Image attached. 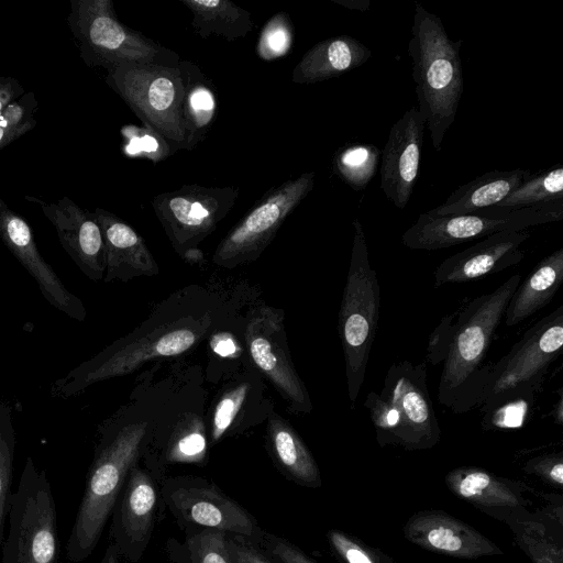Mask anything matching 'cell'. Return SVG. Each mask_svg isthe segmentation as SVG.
<instances>
[{
	"instance_id": "7402d4cb",
	"label": "cell",
	"mask_w": 563,
	"mask_h": 563,
	"mask_svg": "<svg viewBox=\"0 0 563 563\" xmlns=\"http://www.w3.org/2000/svg\"><path fill=\"white\" fill-rule=\"evenodd\" d=\"M101 229L106 269L103 280L128 282L140 276H155L158 265L142 236L126 222L102 208L93 211Z\"/></svg>"
},
{
	"instance_id": "44dd1931",
	"label": "cell",
	"mask_w": 563,
	"mask_h": 563,
	"mask_svg": "<svg viewBox=\"0 0 563 563\" xmlns=\"http://www.w3.org/2000/svg\"><path fill=\"white\" fill-rule=\"evenodd\" d=\"M528 229L498 232L445 258L434 272V287L485 278L520 263Z\"/></svg>"
},
{
	"instance_id": "ee69618b",
	"label": "cell",
	"mask_w": 563,
	"mask_h": 563,
	"mask_svg": "<svg viewBox=\"0 0 563 563\" xmlns=\"http://www.w3.org/2000/svg\"><path fill=\"white\" fill-rule=\"evenodd\" d=\"M233 563H279L260 544L239 534H227Z\"/></svg>"
},
{
	"instance_id": "f546056e",
	"label": "cell",
	"mask_w": 563,
	"mask_h": 563,
	"mask_svg": "<svg viewBox=\"0 0 563 563\" xmlns=\"http://www.w3.org/2000/svg\"><path fill=\"white\" fill-rule=\"evenodd\" d=\"M539 390L533 386H519L486 399L479 406L483 430L522 428L532 415Z\"/></svg>"
},
{
	"instance_id": "f35d334b",
	"label": "cell",
	"mask_w": 563,
	"mask_h": 563,
	"mask_svg": "<svg viewBox=\"0 0 563 563\" xmlns=\"http://www.w3.org/2000/svg\"><path fill=\"white\" fill-rule=\"evenodd\" d=\"M294 42V27L286 12L273 15L264 25L256 45L258 57L266 62L288 54Z\"/></svg>"
},
{
	"instance_id": "8992f818",
	"label": "cell",
	"mask_w": 563,
	"mask_h": 563,
	"mask_svg": "<svg viewBox=\"0 0 563 563\" xmlns=\"http://www.w3.org/2000/svg\"><path fill=\"white\" fill-rule=\"evenodd\" d=\"M81 58L107 70L120 64L177 66L180 56L120 22L111 0H71L67 18Z\"/></svg>"
},
{
	"instance_id": "7a4b0ae2",
	"label": "cell",
	"mask_w": 563,
	"mask_h": 563,
	"mask_svg": "<svg viewBox=\"0 0 563 563\" xmlns=\"http://www.w3.org/2000/svg\"><path fill=\"white\" fill-rule=\"evenodd\" d=\"M148 438L147 422L119 419L100 428L66 545L70 562H82L92 554L130 471L145 452Z\"/></svg>"
},
{
	"instance_id": "4316f807",
	"label": "cell",
	"mask_w": 563,
	"mask_h": 563,
	"mask_svg": "<svg viewBox=\"0 0 563 563\" xmlns=\"http://www.w3.org/2000/svg\"><path fill=\"white\" fill-rule=\"evenodd\" d=\"M268 449L277 470L290 482L318 488L322 485L319 466L296 430L279 416L268 422Z\"/></svg>"
},
{
	"instance_id": "8fae6325",
	"label": "cell",
	"mask_w": 563,
	"mask_h": 563,
	"mask_svg": "<svg viewBox=\"0 0 563 563\" xmlns=\"http://www.w3.org/2000/svg\"><path fill=\"white\" fill-rule=\"evenodd\" d=\"M314 177L313 172L305 173L268 191L221 240L213 263L234 268L258 258L286 218L312 190Z\"/></svg>"
},
{
	"instance_id": "d4e9b609",
	"label": "cell",
	"mask_w": 563,
	"mask_h": 563,
	"mask_svg": "<svg viewBox=\"0 0 563 563\" xmlns=\"http://www.w3.org/2000/svg\"><path fill=\"white\" fill-rule=\"evenodd\" d=\"M531 172L516 168L492 170L460 186L440 206L424 212L430 218L481 211L496 206L518 187Z\"/></svg>"
},
{
	"instance_id": "e0dca14e",
	"label": "cell",
	"mask_w": 563,
	"mask_h": 563,
	"mask_svg": "<svg viewBox=\"0 0 563 563\" xmlns=\"http://www.w3.org/2000/svg\"><path fill=\"white\" fill-rule=\"evenodd\" d=\"M426 119L411 107L388 134L380 154V188L399 209L410 200L420 167Z\"/></svg>"
},
{
	"instance_id": "2e32d148",
	"label": "cell",
	"mask_w": 563,
	"mask_h": 563,
	"mask_svg": "<svg viewBox=\"0 0 563 563\" xmlns=\"http://www.w3.org/2000/svg\"><path fill=\"white\" fill-rule=\"evenodd\" d=\"M280 310L260 307L252 312L245 328V341L256 367L275 386L290 407L310 412L309 394L290 358Z\"/></svg>"
},
{
	"instance_id": "603a6c76",
	"label": "cell",
	"mask_w": 563,
	"mask_h": 563,
	"mask_svg": "<svg viewBox=\"0 0 563 563\" xmlns=\"http://www.w3.org/2000/svg\"><path fill=\"white\" fill-rule=\"evenodd\" d=\"M444 482L456 497L488 514L522 509L531 505L525 494L531 487L520 481L498 476L478 466H460L450 471Z\"/></svg>"
},
{
	"instance_id": "484cf974",
	"label": "cell",
	"mask_w": 563,
	"mask_h": 563,
	"mask_svg": "<svg viewBox=\"0 0 563 563\" xmlns=\"http://www.w3.org/2000/svg\"><path fill=\"white\" fill-rule=\"evenodd\" d=\"M563 283V247L542 258L518 285L505 310V324L516 325L544 308Z\"/></svg>"
},
{
	"instance_id": "e575fe53",
	"label": "cell",
	"mask_w": 563,
	"mask_h": 563,
	"mask_svg": "<svg viewBox=\"0 0 563 563\" xmlns=\"http://www.w3.org/2000/svg\"><path fill=\"white\" fill-rule=\"evenodd\" d=\"M15 444L16 439L11 407L4 401H0V563L4 537V519L10 506Z\"/></svg>"
},
{
	"instance_id": "6da1fadb",
	"label": "cell",
	"mask_w": 563,
	"mask_h": 563,
	"mask_svg": "<svg viewBox=\"0 0 563 563\" xmlns=\"http://www.w3.org/2000/svg\"><path fill=\"white\" fill-rule=\"evenodd\" d=\"M520 282V275L510 276L492 292L446 316L430 335L428 358L433 365L443 363L438 400L455 413L477 406L488 372L482 363Z\"/></svg>"
},
{
	"instance_id": "4dcf8cb0",
	"label": "cell",
	"mask_w": 563,
	"mask_h": 563,
	"mask_svg": "<svg viewBox=\"0 0 563 563\" xmlns=\"http://www.w3.org/2000/svg\"><path fill=\"white\" fill-rule=\"evenodd\" d=\"M227 532L206 529L185 533L183 542L168 538L165 552L170 563H233Z\"/></svg>"
},
{
	"instance_id": "30bf717a",
	"label": "cell",
	"mask_w": 563,
	"mask_h": 563,
	"mask_svg": "<svg viewBox=\"0 0 563 563\" xmlns=\"http://www.w3.org/2000/svg\"><path fill=\"white\" fill-rule=\"evenodd\" d=\"M563 218L562 201L504 210L487 208L471 213L430 218L424 212L402 234V244L411 250L435 251L484 239L498 232L526 230Z\"/></svg>"
},
{
	"instance_id": "7bdbcfd3",
	"label": "cell",
	"mask_w": 563,
	"mask_h": 563,
	"mask_svg": "<svg viewBox=\"0 0 563 563\" xmlns=\"http://www.w3.org/2000/svg\"><path fill=\"white\" fill-rule=\"evenodd\" d=\"M260 545L279 563H317L296 544L267 531Z\"/></svg>"
},
{
	"instance_id": "1f68e13d",
	"label": "cell",
	"mask_w": 563,
	"mask_h": 563,
	"mask_svg": "<svg viewBox=\"0 0 563 563\" xmlns=\"http://www.w3.org/2000/svg\"><path fill=\"white\" fill-rule=\"evenodd\" d=\"M563 200V165L556 164L538 174H530L505 199L494 207L518 210Z\"/></svg>"
},
{
	"instance_id": "9a60e30c",
	"label": "cell",
	"mask_w": 563,
	"mask_h": 563,
	"mask_svg": "<svg viewBox=\"0 0 563 563\" xmlns=\"http://www.w3.org/2000/svg\"><path fill=\"white\" fill-rule=\"evenodd\" d=\"M380 395L399 416L397 445L416 451L440 442L441 429L427 387L426 363H394L386 373Z\"/></svg>"
},
{
	"instance_id": "681fc988",
	"label": "cell",
	"mask_w": 563,
	"mask_h": 563,
	"mask_svg": "<svg viewBox=\"0 0 563 563\" xmlns=\"http://www.w3.org/2000/svg\"><path fill=\"white\" fill-rule=\"evenodd\" d=\"M334 2L339 3V4H342V5H345L347 8H352V9H356V10H366L368 8V2L367 1H338V0H333Z\"/></svg>"
},
{
	"instance_id": "ab89813d",
	"label": "cell",
	"mask_w": 563,
	"mask_h": 563,
	"mask_svg": "<svg viewBox=\"0 0 563 563\" xmlns=\"http://www.w3.org/2000/svg\"><path fill=\"white\" fill-rule=\"evenodd\" d=\"M364 406L369 412L378 444L382 448L397 445L399 416L394 405L380 394L371 391L364 401Z\"/></svg>"
},
{
	"instance_id": "74e56055",
	"label": "cell",
	"mask_w": 563,
	"mask_h": 563,
	"mask_svg": "<svg viewBox=\"0 0 563 563\" xmlns=\"http://www.w3.org/2000/svg\"><path fill=\"white\" fill-rule=\"evenodd\" d=\"M121 134L124 140L123 152L129 157L157 163L173 154L165 139L144 125H126L122 128Z\"/></svg>"
},
{
	"instance_id": "277c9868",
	"label": "cell",
	"mask_w": 563,
	"mask_h": 563,
	"mask_svg": "<svg viewBox=\"0 0 563 563\" xmlns=\"http://www.w3.org/2000/svg\"><path fill=\"white\" fill-rule=\"evenodd\" d=\"M209 322L187 316L140 328L55 380L52 396L66 399L96 383L130 374L150 360L183 354L202 338Z\"/></svg>"
},
{
	"instance_id": "d6986e66",
	"label": "cell",
	"mask_w": 563,
	"mask_h": 563,
	"mask_svg": "<svg viewBox=\"0 0 563 563\" xmlns=\"http://www.w3.org/2000/svg\"><path fill=\"white\" fill-rule=\"evenodd\" d=\"M0 239L36 282L44 298L68 317L84 321L82 301L62 283L53 267L38 252L29 223L0 198Z\"/></svg>"
},
{
	"instance_id": "d590c367",
	"label": "cell",
	"mask_w": 563,
	"mask_h": 563,
	"mask_svg": "<svg viewBox=\"0 0 563 563\" xmlns=\"http://www.w3.org/2000/svg\"><path fill=\"white\" fill-rule=\"evenodd\" d=\"M37 106L35 95L30 91L0 110V150L36 125Z\"/></svg>"
},
{
	"instance_id": "3957f363",
	"label": "cell",
	"mask_w": 563,
	"mask_h": 563,
	"mask_svg": "<svg viewBox=\"0 0 563 563\" xmlns=\"http://www.w3.org/2000/svg\"><path fill=\"white\" fill-rule=\"evenodd\" d=\"M463 41L449 37L441 19L415 3L408 54L416 85L418 110L426 119L432 145L442 150L455 120L464 89L460 49Z\"/></svg>"
},
{
	"instance_id": "f1b7e54d",
	"label": "cell",
	"mask_w": 563,
	"mask_h": 563,
	"mask_svg": "<svg viewBox=\"0 0 563 563\" xmlns=\"http://www.w3.org/2000/svg\"><path fill=\"white\" fill-rule=\"evenodd\" d=\"M179 1L191 11V26L202 38L216 35L232 42L246 36L254 27L251 13L232 1Z\"/></svg>"
},
{
	"instance_id": "b9f144b4",
	"label": "cell",
	"mask_w": 563,
	"mask_h": 563,
	"mask_svg": "<svg viewBox=\"0 0 563 563\" xmlns=\"http://www.w3.org/2000/svg\"><path fill=\"white\" fill-rule=\"evenodd\" d=\"M522 470L538 476L543 483L562 488L563 486V453L552 452L537 455L526 462Z\"/></svg>"
},
{
	"instance_id": "bcb514c9",
	"label": "cell",
	"mask_w": 563,
	"mask_h": 563,
	"mask_svg": "<svg viewBox=\"0 0 563 563\" xmlns=\"http://www.w3.org/2000/svg\"><path fill=\"white\" fill-rule=\"evenodd\" d=\"M210 345L213 352L220 356H232L239 350L235 339L225 332L212 335Z\"/></svg>"
},
{
	"instance_id": "ffe728a7",
	"label": "cell",
	"mask_w": 563,
	"mask_h": 563,
	"mask_svg": "<svg viewBox=\"0 0 563 563\" xmlns=\"http://www.w3.org/2000/svg\"><path fill=\"white\" fill-rule=\"evenodd\" d=\"M402 534L424 550L456 559L503 554L496 543L474 527L440 509L413 514L404 525Z\"/></svg>"
},
{
	"instance_id": "ba28073f",
	"label": "cell",
	"mask_w": 563,
	"mask_h": 563,
	"mask_svg": "<svg viewBox=\"0 0 563 563\" xmlns=\"http://www.w3.org/2000/svg\"><path fill=\"white\" fill-rule=\"evenodd\" d=\"M9 532L1 563H56L57 516L45 470L26 457L18 489L11 493Z\"/></svg>"
},
{
	"instance_id": "d6a6232c",
	"label": "cell",
	"mask_w": 563,
	"mask_h": 563,
	"mask_svg": "<svg viewBox=\"0 0 563 563\" xmlns=\"http://www.w3.org/2000/svg\"><path fill=\"white\" fill-rule=\"evenodd\" d=\"M380 154L382 151L373 144H346L336 151L333 170L352 189L363 190L378 169Z\"/></svg>"
},
{
	"instance_id": "c3c4849f",
	"label": "cell",
	"mask_w": 563,
	"mask_h": 563,
	"mask_svg": "<svg viewBox=\"0 0 563 563\" xmlns=\"http://www.w3.org/2000/svg\"><path fill=\"white\" fill-rule=\"evenodd\" d=\"M558 394H559V398L556 400V404L554 405L553 418H554V422L558 426H562L563 424V393H562V388L558 391Z\"/></svg>"
},
{
	"instance_id": "60d3db41",
	"label": "cell",
	"mask_w": 563,
	"mask_h": 563,
	"mask_svg": "<svg viewBox=\"0 0 563 563\" xmlns=\"http://www.w3.org/2000/svg\"><path fill=\"white\" fill-rule=\"evenodd\" d=\"M247 391V384H239L220 398L212 416L210 444H216L231 428L245 401Z\"/></svg>"
},
{
	"instance_id": "5b68a950",
	"label": "cell",
	"mask_w": 563,
	"mask_h": 563,
	"mask_svg": "<svg viewBox=\"0 0 563 563\" xmlns=\"http://www.w3.org/2000/svg\"><path fill=\"white\" fill-rule=\"evenodd\" d=\"M353 227L351 260L338 324L345 362L347 394L352 405L356 401L364 383L380 308L377 273L371 266L363 225L355 219Z\"/></svg>"
},
{
	"instance_id": "f6af8a7d",
	"label": "cell",
	"mask_w": 563,
	"mask_h": 563,
	"mask_svg": "<svg viewBox=\"0 0 563 563\" xmlns=\"http://www.w3.org/2000/svg\"><path fill=\"white\" fill-rule=\"evenodd\" d=\"M24 95V88L18 79L0 76V110Z\"/></svg>"
},
{
	"instance_id": "83f0119b",
	"label": "cell",
	"mask_w": 563,
	"mask_h": 563,
	"mask_svg": "<svg viewBox=\"0 0 563 563\" xmlns=\"http://www.w3.org/2000/svg\"><path fill=\"white\" fill-rule=\"evenodd\" d=\"M185 78L183 118L187 134V151H192L205 140L218 111V97L212 81L189 60H180Z\"/></svg>"
},
{
	"instance_id": "52a82bcc",
	"label": "cell",
	"mask_w": 563,
	"mask_h": 563,
	"mask_svg": "<svg viewBox=\"0 0 563 563\" xmlns=\"http://www.w3.org/2000/svg\"><path fill=\"white\" fill-rule=\"evenodd\" d=\"M106 82L144 126L165 139L173 153L187 151L183 118L185 78L179 64H120L107 70Z\"/></svg>"
},
{
	"instance_id": "cb8c5ba5",
	"label": "cell",
	"mask_w": 563,
	"mask_h": 563,
	"mask_svg": "<svg viewBox=\"0 0 563 563\" xmlns=\"http://www.w3.org/2000/svg\"><path fill=\"white\" fill-rule=\"evenodd\" d=\"M372 56L371 49L350 35H338L313 45L295 66V84H314L351 71Z\"/></svg>"
},
{
	"instance_id": "8d00e7d4",
	"label": "cell",
	"mask_w": 563,
	"mask_h": 563,
	"mask_svg": "<svg viewBox=\"0 0 563 563\" xmlns=\"http://www.w3.org/2000/svg\"><path fill=\"white\" fill-rule=\"evenodd\" d=\"M327 540L340 563H394V560L382 550L339 529H330L327 532Z\"/></svg>"
},
{
	"instance_id": "836d02e7",
	"label": "cell",
	"mask_w": 563,
	"mask_h": 563,
	"mask_svg": "<svg viewBox=\"0 0 563 563\" xmlns=\"http://www.w3.org/2000/svg\"><path fill=\"white\" fill-rule=\"evenodd\" d=\"M514 531L519 548L529 556L532 563H563L561 541H555L539 521L522 520L503 516Z\"/></svg>"
},
{
	"instance_id": "9c48e42d",
	"label": "cell",
	"mask_w": 563,
	"mask_h": 563,
	"mask_svg": "<svg viewBox=\"0 0 563 563\" xmlns=\"http://www.w3.org/2000/svg\"><path fill=\"white\" fill-rule=\"evenodd\" d=\"M161 498L185 533L214 529L262 542L265 530L256 518L213 482L196 476L165 477Z\"/></svg>"
},
{
	"instance_id": "7c38bea8",
	"label": "cell",
	"mask_w": 563,
	"mask_h": 563,
	"mask_svg": "<svg viewBox=\"0 0 563 563\" xmlns=\"http://www.w3.org/2000/svg\"><path fill=\"white\" fill-rule=\"evenodd\" d=\"M232 186L207 187L197 184L163 192L152 199L154 212L174 250L183 256L211 234L239 198Z\"/></svg>"
},
{
	"instance_id": "7dc6e473",
	"label": "cell",
	"mask_w": 563,
	"mask_h": 563,
	"mask_svg": "<svg viewBox=\"0 0 563 563\" xmlns=\"http://www.w3.org/2000/svg\"><path fill=\"white\" fill-rule=\"evenodd\" d=\"M120 554L115 545L110 542L104 551V554L99 563H121Z\"/></svg>"
},
{
	"instance_id": "ac0fdd59",
	"label": "cell",
	"mask_w": 563,
	"mask_h": 563,
	"mask_svg": "<svg viewBox=\"0 0 563 563\" xmlns=\"http://www.w3.org/2000/svg\"><path fill=\"white\" fill-rule=\"evenodd\" d=\"M25 199L40 206L78 268L91 280L103 279L104 243L95 213L84 210L68 197L51 202L31 196Z\"/></svg>"
},
{
	"instance_id": "5bb4252c",
	"label": "cell",
	"mask_w": 563,
	"mask_h": 563,
	"mask_svg": "<svg viewBox=\"0 0 563 563\" xmlns=\"http://www.w3.org/2000/svg\"><path fill=\"white\" fill-rule=\"evenodd\" d=\"M164 506L161 484L140 464L130 471L111 512L109 536L119 554L139 563L148 548Z\"/></svg>"
},
{
	"instance_id": "4fadbf2b",
	"label": "cell",
	"mask_w": 563,
	"mask_h": 563,
	"mask_svg": "<svg viewBox=\"0 0 563 563\" xmlns=\"http://www.w3.org/2000/svg\"><path fill=\"white\" fill-rule=\"evenodd\" d=\"M563 346V305L529 328L509 352L488 365L477 406L507 389L533 386L538 389Z\"/></svg>"
}]
</instances>
